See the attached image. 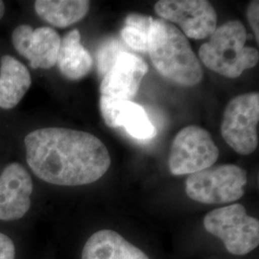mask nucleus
Segmentation results:
<instances>
[{
  "instance_id": "nucleus-1",
  "label": "nucleus",
  "mask_w": 259,
  "mask_h": 259,
  "mask_svg": "<svg viewBox=\"0 0 259 259\" xmlns=\"http://www.w3.org/2000/svg\"><path fill=\"white\" fill-rule=\"evenodd\" d=\"M24 145L31 170L51 185H90L101 179L111 166L105 144L87 132L41 128L28 134Z\"/></svg>"
},
{
  "instance_id": "nucleus-2",
  "label": "nucleus",
  "mask_w": 259,
  "mask_h": 259,
  "mask_svg": "<svg viewBox=\"0 0 259 259\" xmlns=\"http://www.w3.org/2000/svg\"><path fill=\"white\" fill-rule=\"evenodd\" d=\"M148 53L158 73L175 83L193 87L203 79L199 59L183 32L163 19H154Z\"/></svg>"
},
{
  "instance_id": "nucleus-3",
  "label": "nucleus",
  "mask_w": 259,
  "mask_h": 259,
  "mask_svg": "<svg viewBox=\"0 0 259 259\" xmlns=\"http://www.w3.org/2000/svg\"><path fill=\"white\" fill-rule=\"evenodd\" d=\"M247 31L239 20L217 27L209 41L200 47L199 56L207 68L227 78H237L254 67L259 61L257 49L246 47Z\"/></svg>"
},
{
  "instance_id": "nucleus-4",
  "label": "nucleus",
  "mask_w": 259,
  "mask_h": 259,
  "mask_svg": "<svg viewBox=\"0 0 259 259\" xmlns=\"http://www.w3.org/2000/svg\"><path fill=\"white\" fill-rule=\"evenodd\" d=\"M204 227L221 239L233 255H246L258 247L259 221L249 216L242 204H230L207 213Z\"/></svg>"
},
{
  "instance_id": "nucleus-5",
  "label": "nucleus",
  "mask_w": 259,
  "mask_h": 259,
  "mask_svg": "<svg viewBox=\"0 0 259 259\" xmlns=\"http://www.w3.org/2000/svg\"><path fill=\"white\" fill-rule=\"evenodd\" d=\"M247 183L246 170L233 164H222L187 177L185 192L201 204H227L243 197Z\"/></svg>"
},
{
  "instance_id": "nucleus-6",
  "label": "nucleus",
  "mask_w": 259,
  "mask_h": 259,
  "mask_svg": "<svg viewBox=\"0 0 259 259\" xmlns=\"http://www.w3.org/2000/svg\"><path fill=\"white\" fill-rule=\"evenodd\" d=\"M259 94L246 93L234 97L224 111L223 139L236 153L248 156L258 145Z\"/></svg>"
},
{
  "instance_id": "nucleus-7",
  "label": "nucleus",
  "mask_w": 259,
  "mask_h": 259,
  "mask_svg": "<svg viewBox=\"0 0 259 259\" xmlns=\"http://www.w3.org/2000/svg\"><path fill=\"white\" fill-rule=\"evenodd\" d=\"M219 157V150L211 135L199 126L181 130L173 140L168 166L172 175H191L212 166Z\"/></svg>"
},
{
  "instance_id": "nucleus-8",
  "label": "nucleus",
  "mask_w": 259,
  "mask_h": 259,
  "mask_svg": "<svg viewBox=\"0 0 259 259\" xmlns=\"http://www.w3.org/2000/svg\"><path fill=\"white\" fill-rule=\"evenodd\" d=\"M155 11L160 19L178 24L190 38L210 37L217 28L216 11L205 0H160Z\"/></svg>"
},
{
  "instance_id": "nucleus-9",
  "label": "nucleus",
  "mask_w": 259,
  "mask_h": 259,
  "mask_svg": "<svg viewBox=\"0 0 259 259\" xmlns=\"http://www.w3.org/2000/svg\"><path fill=\"white\" fill-rule=\"evenodd\" d=\"M62 38L51 27L33 29L27 24L15 28L12 42L19 55L27 59L32 68L49 69L57 64Z\"/></svg>"
},
{
  "instance_id": "nucleus-10",
  "label": "nucleus",
  "mask_w": 259,
  "mask_h": 259,
  "mask_svg": "<svg viewBox=\"0 0 259 259\" xmlns=\"http://www.w3.org/2000/svg\"><path fill=\"white\" fill-rule=\"evenodd\" d=\"M33 182L19 162L10 163L0 175V221L21 219L31 207Z\"/></svg>"
},
{
  "instance_id": "nucleus-11",
  "label": "nucleus",
  "mask_w": 259,
  "mask_h": 259,
  "mask_svg": "<svg viewBox=\"0 0 259 259\" xmlns=\"http://www.w3.org/2000/svg\"><path fill=\"white\" fill-rule=\"evenodd\" d=\"M147 71L148 65L140 56L128 51L122 52L102 78L101 96L130 100L138 93Z\"/></svg>"
},
{
  "instance_id": "nucleus-12",
  "label": "nucleus",
  "mask_w": 259,
  "mask_h": 259,
  "mask_svg": "<svg viewBox=\"0 0 259 259\" xmlns=\"http://www.w3.org/2000/svg\"><path fill=\"white\" fill-rule=\"evenodd\" d=\"M100 111L107 126L122 127L134 139L147 140L157 135V130L146 111L137 103L101 96Z\"/></svg>"
},
{
  "instance_id": "nucleus-13",
  "label": "nucleus",
  "mask_w": 259,
  "mask_h": 259,
  "mask_svg": "<svg viewBox=\"0 0 259 259\" xmlns=\"http://www.w3.org/2000/svg\"><path fill=\"white\" fill-rule=\"evenodd\" d=\"M82 259H150L145 252L111 230L93 233L85 242Z\"/></svg>"
},
{
  "instance_id": "nucleus-14",
  "label": "nucleus",
  "mask_w": 259,
  "mask_h": 259,
  "mask_svg": "<svg viewBox=\"0 0 259 259\" xmlns=\"http://www.w3.org/2000/svg\"><path fill=\"white\" fill-rule=\"evenodd\" d=\"M32 84L27 67L10 55L0 61V108L11 110L19 104Z\"/></svg>"
},
{
  "instance_id": "nucleus-15",
  "label": "nucleus",
  "mask_w": 259,
  "mask_h": 259,
  "mask_svg": "<svg viewBox=\"0 0 259 259\" xmlns=\"http://www.w3.org/2000/svg\"><path fill=\"white\" fill-rule=\"evenodd\" d=\"M57 65L62 75L71 81L83 79L92 70L93 58L81 42L79 30L73 29L62 38Z\"/></svg>"
},
{
  "instance_id": "nucleus-16",
  "label": "nucleus",
  "mask_w": 259,
  "mask_h": 259,
  "mask_svg": "<svg viewBox=\"0 0 259 259\" xmlns=\"http://www.w3.org/2000/svg\"><path fill=\"white\" fill-rule=\"evenodd\" d=\"M91 2L87 0H37L35 11L51 25L65 28L79 22L88 15Z\"/></svg>"
},
{
  "instance_id": "nucleus-17",
  "label": "nucleus",
  "mask_w": 259,
  "mask_h": 259,
  "mask_svg": "<svg viewBox=\"0 0 259 259\" xmlns=\"http://www.w3.org/2000/svg\"><path fill=\"white\" fill-rule=\"evenodd\" d=\"M126 50L123 49L120 40L116 37H109L103 41L97 52V69L104 77L116 62L118 56Z\"/></svg>"
},
{
  "instance_id": "nucleus-18",
  "label": "nucleus",
  "mask_w": 259,
  "mask_h": 259,
  "mask_svg": "<svg viewBox=\"0 0 259 259\" xmlns=\"http://www.w3.org/2000/svg\"><path fill=\"white\" fill-rule=\"evenodd\" d=\"M121 37L132 49L142 53L148 52L150 32L140 28L124 25L121 29Z\"/></svg>"
},
{
  "instance_id": "nucleus-19",
  "label": "nucleus",
  "mask_w": 259,
  "mask_h": 259,
  "mask_svg": "<svg viewBox=\"0 0 259 259\" xmlns=\"http://www.w3.org/2000/svg\"><path fill=\"white\" fill-rule=\"evenodd\" d=\"M153 22H154V19L152 17L141 15L138 13L130 14L125 19V25L140 28L147 32H151Z\"/></svg>"
},
{
  "instance_id": "nucleus-20",
  "label": "nucleus",
  "mask_w": 259,
  "mask_h": 259,
  "mask_svg": "<svg viewBox=\"0 0 259 259\" xmlns=\"http://www.w3.org/2000/svg\"><path fill=\"white\" fill-rule=\"evenodd\" d=\"M16 258V248L8 235L0 232V259Z\"/></svg>"
},
{
  "instance_id": "nucleus-21",
  "label": "nucleus",
  "mask_w": 259,
  "mask_h": 259,
  "mask_svg": "<svg viewBox=\"0 0 259 259\" xmlns=\"http://www.w3.org/2000/svg\"><path fill=\"white\" fill-rule=\"evenodd\" d=\"M259 2L256 1H251L247 10V17L250 23V26L253 30V33L255 35L256 41L258 42L259 40Z\"/></svg>"
},
{
  "instance_id": "nucleus-22",
  "label": "nucleus",
  "mask_w": 259,
  "mask_h": 259,
  "mask_svg": "<svg viewBox=\"0 0 259 259\" xmlns=\"http://www.w3.org/2000/svg\"><path fill=\"white\" fill-rule=\"evenodd\" d=\"M5 14V4L3 1H0V19L3 18Z\"/></svg>"
}]
</instances>
